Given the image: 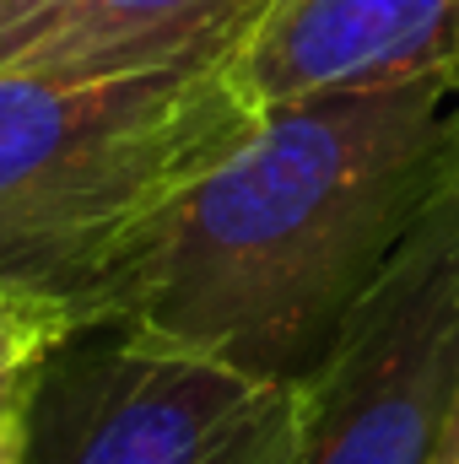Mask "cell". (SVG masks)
Returning a JSON list of instances; mask_svg holds the SVG:
<instances>
[{"instance_id":"obj_2","label":"cell","mask_w":459,"mask_h":464,"mask_svg":"<svg viewBox=\"0 0 459 464\" xmlns=\"http://www.w3.org/2000/svg\"><path fill=\"white\" fill-rule=\"evenodd\" d=\"M254 124L232 60L124 76L0 71V286L54 297L87 330L109 276Z\"/></svg>"},{"instance_id":"obj_7","label":"cell","mask_w":459,"mask_h":464,"mask_svg":"<svg viewBox=\"0 0 459 464\" xmlns=\"http://www.w3.org/2000/svg\"><path fill=\"white\" fill-rule=\"evenodd\" d=\"M71 335H82V319L65 303L0 286V394H11L22 378H33Z\"/></svg>"},{"instance_id":"obj_8","label":"cell","mask_w":459,"mask_h":464,"mask_svg":"<svg viewBox=\"0 0 459 464\" xmlns=\"http://www.w3.org/2000/svg\"><path fill=\"white\" fill-rule=\"evenodd\" d=\"M27 383L33 378H22L11 394H0V464L27 459Z\"/></svg>"},{"instance_id":"obj_4","label":"cell","mask_w":459,"mask_h":464,"mask_svg":"<svg viewBox=\"0 0 459 464\" xmlns=\"http://www.w3.org/2000/svg\"><path fill=\"white\" fill-rule=\"evenodd\" d=\"M303 394L298 464H433L459 394V179L356 297Z\"/></svg>"},{"instance_id":"obj_5","label":"cell","mask_w":459,"mask_h":464,"mask_svg":"<svg viewBox=\"0 0 459 464\" xmlns=\"http://www.w3.org/2000/svg\"><path fill=\"white\" fill-rule=\"evenodd\" d=\"M459 65V0H276L232 54L249 103L400 87Z\"/></svg>"},{"instance_id":"obj_1","label":"cell","mask_w":459,"mask_h":464,"mask_svg":"<svg viewBox=\"0 0 459 464\" xmlns=\"http://www.w3.org/2000/svg\"><path fill=\"white\" fill-rule=\"evenodd\" d=\"M454 179L459 65L265 109L109 276L87 330L303 383Z\"/></svg>"},{"instance_id":"obj_6","label":"cell","mask_w":459,"mask_h":464,"mask_svg":"<svg viewBox=\"0 0 459 464\" xmlns=\"http://www.w3.org/2000/svg\"><path fill=\"white\" fill-rule=\"evenodd\" d=\"M276 0H0V71L124 76L232 60Z\"/></svg>"},{"instance_id":"obj_3","label":"cell","mask_w":459,"mask_h":464,"mask_svg":"<svg viewBox=\"0 0 459 464\" xmlns=\"http://www.w3.org/2000/svg\"><path fill=\"white\" fill-rule=\"evenodd\" d=\"M303 427V383L98 324L33 372L22 464H298Z\"/></svg>"},{"instance_id":"obj_9","label":"cell","mask_w":459,"mask_h":464,"mask_svg":"<svg viewBox=\"0 0 459 464\" xmlns=\"http://www.w3.org/2000/svg\"><path fill=\"white\" fill-rule=\"evenodd\" d=\"M433 464H459V394H454V411L438 432V449H433Z\"/></svg>"}]
</instances>
